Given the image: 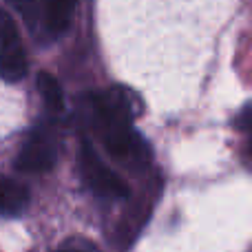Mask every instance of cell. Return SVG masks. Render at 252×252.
Masks as SVG:
<instances>
[{"label": "cell", "mask_w": 252, "mask_h": 252, "mask_svg": "<svg viewBox=\"0 0 252 252\" xmlns=\"http://www.w3.org/2000/svg\"><path fill=\"white\" fill-rule=\"evenodd\" d=\"M27 69H29V62H27L20 29L11 13L0 9V80L18 82L27 75Z\"/></svg>", "instance_id": "3957f363"}, {"label": "cell", "mask_w": 252, "mask_h": 252, "mask_svg": "<svg viewBox=\"0 0 252 252\" xmlns=\"http://www.w3.org/2000/svg\"><path fill=\"white\" fill-rule=\"evenodd\" d=\"M38 89H40V95H42V102L51 113L60 115L64 111V95H62V89L60 82L53 78L51 73H40L38 75Z\"/></svg>", "instance_id": "52a82bcc"}, {"label": "cell", "mask_w": 252, "mask_h": 252, "mask_svg": "<svg viewBox=\"0 0 252 252\" xmlns=\"http://www.w3.org/2000/svg\"><path fill=\"white\" fill-rule=\"evenodd\" d=\"M91 111L100 126L104 148L118 159H142L146 155V144L133 128L135 104L128 89L113 87L91 95Z\"/></svg>", "instance_id": "6da1fadb"}, {"label": "cell", "mask_w": 252, "mask_h": 252, "mask_svg": "<svg viewBox=\"0 0 252 252\" xmlns=\"http://www.w3.org/2000/svg\"><path fill=\"white\" fill-rule=\"evenodd\" d=\"M78 0H42V18L44 27L51 35H60L71 25Z\"/></svg>", "instance_id": "5b68a950"}, {"label": "cell", "mask_w": 252, "mask_h": 252, "mask_svg": "<svg viewBox=\"0 0 252 252\" xmlns=\"http://www.w3.org/2000/svg\"><path fill=\"white\" fill-rule=\"evenodd\" d=\"M29 204V190L9 177H0V215H20Z\"/></svg>", "instance_id": "8992f818"}, {"label": "cell", "mask_w": 252, "mask_h": 252, "mask_svg": "<svg viewBox=\"0 0 252 252\" xmlns=\"http://www.w3.org/2000/svg\"><path fill=\"white\" fill-rule=\"evenodd\" d=\"M58 157V139L44 124L35 126L25 139L16 159V168L27 175H40L53 168Z\"/></svg>", "instance_id": "277c9868"}, {"label": "cell", "mask_w": 252, "mask_h": 252, "mask_svg": "<svg viewBox=\"0 0 252 252\" xmlns=\"http://www.w3.org/2000/svg\"><path fill=\"white\" fill-rule=\"evenodd\" d=\"M7 2H11L13 7H16L20 13H27V16H29V13H31V4H33V0H7Z\"/></svg>", "instance_id": "9c48e42d"}, {"label": "cell", "mask_w": 252, "mask_h": 252, "mask_svg": "<svg viewBox=\"0 0 252 252\" xmlns=\"http://www.w3.org/2000/svg\"><path fill=\"white\" fill-rule=\"evenodd\" d=\"M56 252H97V248L82 239H71V241H66L64 246H60Z\"/></svg>", "instance_id": "ba28073f"}, {"label": "cell", "mask_w": 252, "mask_h": 252, "mask_svg": "<svg viewBox=\"0 0 252 252\" xmlns=\"http://www.w3.org/2000/svg\"><path fill=\"white\" fill-rule=\"evenodd\" d=\"M80 173H82L84 184L104 199H126L128 197V186L115 170H111L100 159V155L95 153L89 139H84L80 146Z\"/></svg>", "instance_id": "7a4b0ae2"}]
</instances>
